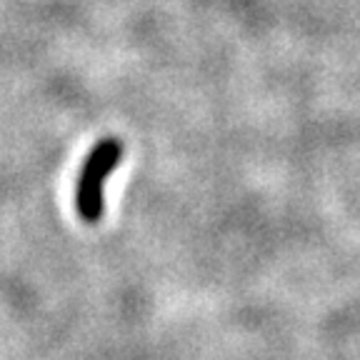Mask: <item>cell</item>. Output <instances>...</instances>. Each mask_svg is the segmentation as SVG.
<instances>
[{
  "mask_svg": "<svg viewBox=\"0 0 360 360\" xmlns=\"http://www.w3.org/2000/svg\"><path fill=\"white\" fill-rule=\"evenodd\" d=\"M123 158V143L118 138H103L85 158L75 186V210L85 223H98L105 213L108 175L118 168Z\"/></svg>",
  "mask_w": 360,
  "mask_h": 360,
  "instance_id": "6da1fadb",
  "label": "cell"
}]
</instances>
